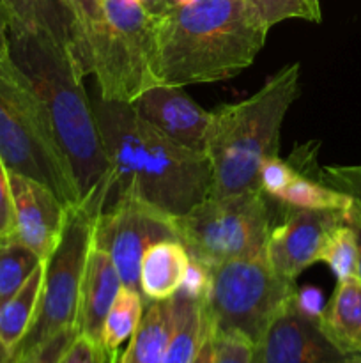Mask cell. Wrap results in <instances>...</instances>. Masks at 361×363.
I'll use <instances>...</instances> for the list:
<instances>
[{
	"mask_svg": "<svg viewBox=\"0 0 361 363\" xmlns=\"http://www.w3.org/2000/svg\"><path fill=\"white\" fill-rule=\"evenodd\" d=\"M138 116L184 147L205 152L211 112L202 108L183 87L156 85L130 103Z\"/></svg>",
	"mask_w": 361,
	"mask_h": 363,
	"instance_id": "obj_14",
	"label": "cell"
},
{
	"mask_svg": "<svg viewBox=\"0 0 361 363\" xmlns=\"http://www.w3.org/2000/svg\"><path fill=\"white\" fill-rule=\"evenodd\" d=\"M9 52L45 106L53 137L73 172L80 204L101 213L112 190L110 163L73 55L34 34H9Z\"/></svg>",
	"mask_w": 361,
	"mask_h": 363,
	"instance_id": "obj_3",
	"label": "cell"
},
{
	"mask_svg": "<svg viewBox=\"0 0 361 363\" xmlns=\"http://www.w3.org/2000/svg\"><path fill=\"white\" fill-rule=\"evenodd\" d=\"M294 307H296L304 318L317 323L326 307L322 291L314 286H304L301 287V289H296V294H294Z\"/></svg>",
	"mask_w": 361,
	"mask_h": 363,
	"instance_id": "obj_35",
	"label": "cell"
},
{
	"mask_svg": "<svg viewBox=\"0 0 361 363\" xmlns=\"http://www.w3.org/2000/svg\"><path fill=\"white\" fill-rule=\"evenodd\" d=\"M98 215V211L85 204L67 209L59 243L45 261V277L34 321L14 347L18 358L39 350L66 330H76L80 286Z\"/></svg>",
	"mask_w": 361,
	"mask_h": 363,
	"instance_id": "obj_9",
	"label": "cell"
},
{
	"mask_svg": "<svg viewBox=\"0 0 361 363\" xmlns=\"http://www.w3.org/2000/svg\"><path fill=\"white\" fill-rule=\"evenodd\" d=\"M42 277H45V261L34 269L27 282L0 305V342L14 350L34 321L41 296Z\"/></svg>",
	"mask_w": 361,
	"mask_h": 363,
	"instance_id": "obj_21",
	"label": "cell"
},
{
	"mask_svg": "<svg viewBox=\"0 0 361 363\" xmlns=\"http://www.w3.org/2000/svg\"><path fill=\"white\" fill-rule=\"evenodd\" d=\"M88 74H94L105 101L133 103L159 85L156 14L138 0H105L88 41Z\"/></svg>",
	"mask_w": 361,
	"mask_h": 363,
	"instance_id": "obj_6",
	"label": "cell"
},
{
	"mask_svg": "<svg viewBox=\"0 0 361 363\" xmlns=\"http://www.w3.org/2000/svg\"><path fill=\"white\" fill-rule=\"evenodd\" d=\"M299 169L292 160H282L278 156L268 158L258 172V190L269 199H276L296 177Z\"/></svg>",
	"mask_w": 361,
	"mask_h": 363,
	"instance_id": "obj_28",
	"label": "cell"
},
{
	"mask_svg": "<svg viewBox=\"0 0 361 363\" xmlns=\"http://www.w3.org/2000/svg\"><path fill=\"white\" fill-rule=\"evenodd\" d=\"M251 363H258L257 358H255V351H253V358H251Z\"/></svg>",
	"mask_w": 361,
	"mask_h": 363,
	"instance_id": "obj_43",
	"label": "cell"
},
{
	"mask_svg": "<svg viewBox=\"0 0 361 363\" xmlns=\"http://www.w3.org/2000/svg\"><path fill=\"white\" fill-rule=\"evenodd\" d=\"M214 362V330H212V323L209 319V328L205 332L204 340H202L200 347L197 351L193 363H212Z\"/></svg>",
	"mask_w": 361,
	"mask_h": 363,
	"instance_id": "obj_36",
	"label": "cell"
},
{
	"mask_svg": "<svg viewBox=\"0 0 361 363\" xmlns=\"http://www.w3.org/2000/svg\"><path fill=\"white\" fill-rule=\"evenodd\" d=\"M296 289L262 254L211 268L204 305L214 332L243 333L257 346L273 319L292 303Z\"/></svg>",
	"mask_w": 361,
	"mask_h": 363,
	"instance_id": "obj_8",
	"label": "cell"
},
{
	"mask_svg": "<svg viewBox=\"0 0 361 363\" xmlns=\"http://www.w3.org/2000/svg\"><path fill=\"white\" fill-rule=\"evenodd\" d=\"M0 158L9 172L48 186L67 208L80 204L73 172L53 137L45 106L11 52L0 53Z\"/></svg>",
	"mask_w": 361,
	"mask_h": 363,
	"instance_id": "obj_5",
	"label": "cell"
},
{
	"mask_svg": "<svg viewBox=\"0 0 361 363\" xmlns=\"http://www.w3.org/2000/svg\"><path fill=\"white\" fill-rule=\"evenodd\" d=\"M255 344L237 332H214V362L251 363Z\"/></svg>",
	"mask_w": 361,
	"mask_h": 363,
	"instance_id": "obj_30",
	"label": "cell"
},
{
	"mask_svg": "<svg viewBox=\"0 0 361 363\" xmlns=\"http://www.w3.org/2000/svg\"><path fill=\"white\" fill-rule=\"evenodd\" d=\"M0 363H20V358L14 353V350L7 347L4 342H0Z\"/></svg>",
	"mask_w": 361,
	"mask_h": 363,
	"instance_id": "obj_40",
	"label": "cell"
},
{
	"mask_svg": "<svg viewBox=\"0 0 361 363\" xmlns=\"http://www.w3.org/2000/svg\"><path fill=\"white\" fill-rule=\"evenodd\" d=\"M297 94L299 62H294L250 98L212 110L205 149L212 167L209 197L258 190L262 163L278 156L283 119Z\"/></svg>",
	"mask_w": 361,
	"mask_h": 363,
	"instance_id": "obj_4",
	"label": "cell"
},
{
	"mask_svg": "<svg viewBox=\"0 0 361 363\" xmlns=\"http://www.w3.org/2000/svg\"><path fill=\"white\" fill-rule=\"evenodd\" d=\"M145 307L147 303L142 293L122 286L103 325L101 344L110 354L119 353V347L131 339L144 315Z\"/></svg>",
	"mask_w": 361,
	"mask_h": 363,
	"instance_id": "obj_22",
	"label": "cell"
},
{
	"mask_svg": "<svg viewBox=\"0 0 361 363\" xmlns=\"http://www.w3.org/2000/svg\"><path fill=\"white\" fill-rule=\"evenodd\" d=\"M57 363H119L117 354H110L101 342L87 339L84 335L74 337Z\"/></svg>",
	"mask_w": 361,
	"mask_h": 363,
	"instance_id": "obj_31",
	"label": "cell"
},
{
	"mask_svg": "<svg viewBox=\"0 0 361 363\" xmlns=\"http://www.w3.org/2000/svg\"><path fill=\"white\" fill-rule=\"evenodd\" d=\"M92 105L110 163L108 202L133 195L176 218L209 197L212 167L205 152L166 137L130 103L99 98Z\"/></svg>",
	"mask_w": 361,
	"mask_h": 363,
	"instance_id": "obj_1",
	"label": "cell"
},
{
	"mask_svg": "<svg viewBox=\"0 0 361 363\" xmlns=\"http://www.w3.org/2000/svg\"><path fill=\"white\" fill-rule=\"evenodd\" d=\"M138 2H140L142 6L149 11V13L156 14V16L163 14L170 7L168 0H138Z\"/></svg>",
	"mask_w": 361,
	"mask_h": 363,
	"instance_id": "obj_39",
	"label": "cell"
},
{
	"mask_svg": "<svg viewBox=\"0 0 361 363\" xmlns=\"http://www.w3.org/2000/svg\"><path fill=\"white\" fill-rule=\"evenodd\" d=\"M326 339L345 357H361V280L336 284L317 321Z\"/></svg>",
	"mask_w": 361,
	"mask_h": 363,
	"instance_id": "obj_16",
	"label": "cell"
},
{
	"mask_svg": "<svg viewBox=\"0 0 361 363\" xmlns=\"http://www.w3.org/2000/svg\"><path fill=\"white\" fill-rule=\"evenodd\" d=\"M76 335V330H66V332L59 333V335L53 337L52 340H48V342H46L45 346L39 347V350L21 357L20 363H57Z\"/></svg>",
	"mask_w": 361,
	"mask_h": 363,
	"instance_id": "obj_34",
	"label": "cell"
},
{
	"mask_svg": "<svg viewBox=\"0 0 361 363\" xmlns=\"http://www.w3.org/2000/svg\"><path fill=\"white\" fill-rule=\"evenodd\" d=\"M170 7H176V6H184V4H190L191 0H168Z\"/></svg>",
	"mask_w": 361,
	"mask_h": 363,
	"instance_id": "obj_41",
	"label": "cell"
},
{
	"mask_svg": "<svg viewBox=\"0 0 361 363\" xmlns=\"http://www.w3.org/2000/svg\"><path fill=\"white\" fill-rule=\"evenodd\" d=\"M173 301V332L163 363H193L209 328L204 300H193L177 293Z\"/></svg>",
	"mask_w": 361,
	"mask_h": 363,
	"instance_id": "obj_20",
	"label": "cell"
},
{
	"mask_svg": "<svg viewBox=\"0 0 361 363\" xmlns=\"http://www.w3.org/2000/svg\"><path fill=\"white\" fill-rule=\"evenodd\" d=\"M248 4L268 30L273 25L292 18L314 23L322 20L319 0H248Z\"/></svg>",
	"mask_w": 361,
	"mask_h": 363,
	"instance_id": "obj_27",
	"label": "cell"
},
{
	"mask_svg": "<svg viewBox=\"0 0 361 363\" xmlns=\"http://www.w3.org/2000/svg\"><path fill=\"white\" fill-rule=\"evenodd\" d=\"M345 363H361V357H347Z\"/></svg>",
	"mask_w": 361,
	"mask_h": 363,
	"instance_id": "obj_42",
	"label": "cell"
},
{
	"mask_svg": "<svg viewBox=\"0 0 361 363\" xmlns=\"http://www.w3.org/2000/svg\"><path fill=\"white\" fill-rule=\"evenodd\" d=\"M173 332V301H151L119 363H163Z\"/></svg>",
	"mask_w": 361,
	"mask_h": 363,
	"instance_id": "obj_19",
	"label": "cell"
},
{
	"mask_svg": "<svg viewBox=\"0 0 361 363\" xmlns=\"http://www.w3.org/2000/svg\"><path fill=\"white\" fill-rule=\"evenodd\" d=\"M349 213L336 209H289L285 220L271 229L265 257L283 279L296 282L297 277L321 261L329 234L347 222Z\"/></svg>",
	"mask_w": 361,
	"mask_h": 363,
	"instance_id": "obj_11",
	"label": "cell"
},
{
	"mask_svg": "<svg viewBox=\"0 0 361 363\" xmlns=\"http://www.w3.org/2000/svg\"><path fill=\"white\" fill-rule=\"evenodd\" d=\"M347 222L356 229L357 233V268H356V277L361 280V218L356 215V213L349 211L347 215Z\"/></svg>",
	"mask_w": 361,
	"mask_h": 363,
	"instance_id": "obj_38",
	"label": "cell"
},
{
	"mask_svg": "<svg viewBox=\"0 0 361 363\" xmlns=\"http://www.w3.org/2000/svg\"><path fill=\"white\" fill-rule=\"evenodd\" d=\"M2 4L9 14V34L42 35L73 55V18L66 0H2Z\"/></svg>",
	"mask_w": 361,
	"mask_h": 363,
	"instance_id": "obj_17",
	"label": "cell"
},
{
	"mask_svg": "<svg viewBox=\"0 0 361 363\" xmlns=\"http://www.w3.org/2000/svg\"><path fill=\"white\" fill-rule=\"evenodd\" d=\"M275 201L287 209H336L349 213L353 208V199L349 195L304 172H299Z\"/></svg>",
	"mask_w": 361,
	"mask_h": 363,
	"instance_id": "obj_23",
	"label": "cell"
},
{
	"mask_svg": "<svg viewBox=\"0 0 361 363\" xmlns=\"http://www.w3.org/2000/svg\"><path fill=\"white\" fill-rule=\"evenodd\" d=\"M165 240H177L172 216L151 208L133 195L110 201L96 218L92 230V247L106 252L122 286L138 293H142L140 266L145 250Z\"/></svg>",
	"mask_w": 361,
	"mask_h": 363,
	"instance_id": "obj_10",
	"label": "cell"
},
{
	"mask_svg": "<svg viewBox=\"0 0 361 363\" xmlns=\"http://www.w3.org/2000/svg\"><path fill=\"white\" fill-rule=\"evenodd\" d=\"M319 177L322 183L349 195L353 199L350 211L361 218V165L324 167L319 170Z\"/></svg>",
	"mask_w": 361,
	"mask_h": 363,
	"instance_id": "obj_29",
	"label": "cell"
},
{
	"mask_svg": "<svg viewBox=\"0 0 361 363\" xmlns=\"http://www.w3.org/2000/svg\"><path fill=\"white\" fill-rule=\"evenodd\" d=\"M13 240H16V229H14V213H13V199H11V186H9V170L6 169L2 158H0V245Z\"/></svg>",
	"mask_w": 361,
	"mask_h": 363,
	"instance_id": "obj_32",
	"label": "cell"
},
{
	"mask_svg": "<svg viewBox=\"0 0 361 363\" xmlns=\"http://www.w3.org/2000/svg\"><path fill=\"white\" fill-rule=\"evenodd\" d=\"M321 261L329 266L338 282L356 277L357 233L349 222L340 223L333 229L322 250Z\"/></svg>",
	"mask_w": 361,
	"mask_h": 363,
	"instance_id": "obj_25",
	"label": "cell"
},
{
	"mask_svg": "<svg viewBox=\"0 0 361 363\" xmlns=\"http://www.w3.org/2000/svg\"><path fill=\"white\" fill-rule=\"evenodd\" d=\"M41 262V259L20 241L13 240L0 245V305L27 282Z\"/></svg>",
	"mask_w": 361,
	"mask_h": 363,
	"instance_id": "obj_24",
	"label": "cell"
},
{
	"mask_svg": "<svg viewBox=\"0 0 361 363\" xmlns=\"http://www.w3.org/2000/svg\"><path fill=\"white\" fill-rule=\"evenodd\" d=\"M9 52V14L0 0V53Z\"/></svg>",
	"mask_w": 361,
	"mask_h": 363,
	"instance_id": "obj_37",
	"label": "cell"
},
{
	"mask_svg": "<svg viewBox=\"0 0 361 363\" xmlns=\"http://www.w3.org/2000/svg\"><path fill=\"white\" fill-rule=\"evenodd\" d=\"M73 18V57L80 73L88 74V41L103 13L105 0H66Z\"/></svg>",
	"mask_w": 361,
	"mask_h": 363,
	"instance_id": "obj_26",
	"label": "cell"
},
{
	"mask_svg": "<svg viewBox=\"0 0 361 363\" xmlns=\"http://www.w3.org/2000/svg\"><path fill=\"white\" fill-rule=\"evenodd\" d=\"M258 363H345L340 353L319 330L304 318L294 301L271 321L260 342L255 346Z\"/></svg>",
	"mask_w": 361,
	"mask_h": 363,
	"instance_id": "obj_13",
	"label": "cell"
},
{
	"mask_svg": "<svg viewBox=\"0 0 361 363\" xmlns=\"http://www.w3.org/2000/svg\"><path fill=\"white\" fill-rule=\"evenodd\" d=\"M260 190L207 197L173 218L177 240L207 268L265 254L271 216Z\"/></svg>",
	"mask_w": 361,
	"mask_h": 363,
	"instance_id": "obj_7",
	"label": "cell"
},
{
	"mask_svg": "<svg viewBox=\"0 0 361 363\" xmlns=\"http://www.w3.org/2000/svg\"><path fill=\"white\" fill-rule=\"evenodd\" d=\"M190 264V254L177 240L151 245L142 257L140 291L145 303L170 300L180 289Z\"/></svg>",
	"mask_w": 361,
	"mask_h": 363,
	"instance_id": "obj_18",
	"label": "cell"
},
{
	"mask_svg": "<svg viewBox=\"0 0 361 363\" xmlns=\"http://www.w3.org/2000/svg\"><path fill=\"white\" fill-rule=\"evenodd\" d=\"M209 286H211V268L190 257V264H188L179 293L193 300H205Z\"/></svg>",
	"mask_w": 361,
	"mask_h": 363,
	"instance_id": "obj_33",
	"label": "cell"
},
{
	"mask_svg": "<svg viewBox=\"0 0 361 363\" xmlns=\"http://www.w3.org/2000/svg\"><path fill=\"white\" fill-rule=\"evenodd\" d=\"M268 28L248 0H191L156 16L159 85L186 87L234 78L253 64Z\"/></svg>",
	"mask_w": 361,
	"mask_h": 363,
	"instance_id": "obj_2",
	"label": "cell"
},
{
	"mask_svg": "<svg viewBox=\"0 0 361 363\" xmlns=\"http://www.w3.org/2000/svg\"><path fill=\"white\" fill-rule=\"evenodd\" d=\"M122 289V282L106 252L91 247L85 262L84 279L78 298L76 332L87 339L101 342L106 314Z\"/></svg>",
	"mask_w": 361,
	"mask_h": 363,
	"instance_id": "obj_15",
	"label": "cell"
},
{
	"mask_svg": "<svg viewBox=\"0 0 361 363\" xmlns=\"http://www.w3.org/2000/svg\"><path fill=\"white\" fill-rule=\"evenodd\" d=\"M16 241L46 261L60 240L67 206L45 184L21 174L9 172Z\"/></svg>",
	"mask_w": 361,
	"mask_h": 363,
	"instance_id": "obj_12",
	"label": "cell"
}]
</instances>
